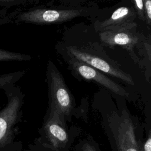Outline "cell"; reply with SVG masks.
Returning a JSON list of instances; mask_svg holds the SVG:
<instances>
[{"instance_id":"6da1fadb","label":"cell","mask_w":151,"mask_h":151,"mask_svg":"<svg viewBox=\"0 0 151 151\" xmlns=\"http://www.w3.org/2000/svg\"><path fill=\"white\" fill-rule=\"evenodd\" d=\"M96 108L112 151H141L136 126L126 107L111 110Z\"/></svg>"},{"instance_id":"7a4b0ae2","label":"cell","mask_w":151,"mask_h":151,"mask_svg":"<svg viewBox=\"0 0 151 151\" xmlns=\"http://www.w3.org/2000/svg\"><path fill=\"white\" fill-rule=\"evenodd\" d=\"M78 127H68L55 113L47 109L39 136L28 148L37 151H70L76 138L80 134Z\"/></svg>"},{"instance_id":"3957f363","label":"cell","mask_w":151,"mask_h":151,"mask_svg":"<svg viewBox=\"0 0 151 151\" xmlns=\"http://www.w3.org/2000/svg\"><path fill=\"white\" fill-rule=\"evenodd\" d=\"M4 90L8 101L0 110V151H23L22 142L17 138L22 122L24 95L12 86Z\"/></svg>"},{"instance_id":"277c9868","label":"cell","mask_w":151,"mask_h":151,"mask_svg":"<svg viewBox=\"0 0 151 151\" xmlns=\"http://www.w3.org/2000/svg\"><path fill=\"white\" fill-rule=\"evenodd\" d=\"M47 78L48 89V110L57 114L63 122L72 123L73 117L77 114L74 98L60 72L50 60L47 64Z\"/></svg>"},{"instance_id":"5b68a950","label":"cell","mask_w":151,"mask_h":151,"mask_svg":"<svg viewBox=\"0 0 151 151\" xmlns=\"http://www.w3.org/2000/svg\"><path fill=\"white\" fill-rule=\"evenodd\" d=\"M85 10L76 9H52L37 8L24 12L18 16L20 21L34 24H53L65 22L81 16Z\"/></svg>"},{"instance_id":"8992f818","label":"cell","mask_w":151,"mask_h":151,"mask_svg":"<svg viewBox=\"0 0 151 151\" xmlns=\"http://www.w3.org/2000/svg\"><path fill=\"white\" fill-rule=\"evenodd\" d=\"M137 24L133 21L121 25L111 27L99 34L101 41L109 47L123 46L132 50L139 40L136 31Z\"/></svg>"},{"instance_id":"52a82bcc","label":"cell","mask_w":151,"mask_h":151,"mask_svg":"<svg viewBox=\"0 0 151 151\" xmlns=\"http://www.w3.org/2000/svg\"><path fill=\"white\" fill-rule=\"evenodd\" d=\"M67 49L70 57L84 63L101 72L119 78L127 84L130 85L134 84L133 80L129 74L122 71L116 66L110 64L106 60L81 51L76 47L70 46Z\"/></svg>"},{"instance_id":"ba28073f","label":"cell","mask_w":151,"mask_h":151,"mask_svg":"<svg viewBox=\"0 0 151 151\" xmlns=\"http://www.w3.org/2000/svg\"><path fill=\"white\" fill-rule=\"evenodd\" d=\"M69 64L73 70L82 78L94 81L121 97L129 98V93L126 89L111 80L101 71L72 57H70Z\"/></svg>"},{"instance_id":"9c48e42d","label":"cell","mask_w":151,"mask_h":151,"mask_svg":"<svg viewBox=\"0 0 151 151\" xmlns=\"http://www.w3.org/2000/svg\"><path fill=\"white\" fill-rule=\"evenodd\" d=\"M137 14L134 9L122 6L115 10L109 18L101 22H97L95 25V28L97 31L101 32L111 27L133 22Z\"/></svg>"},{"instance_id":"30bf717a","label":"cell","mask_w":151,"mask_h":151,"mask_svg":"<svg viewBox=\"0 0 151 151\" xmlns=\"http://www.w3.org/2000/svg\"><path fill=\"white\" fill-rule=\"evenodd\" d=\"M73 151H101V150L93 137L87 134L78 140L74 146Z\"/></svg>"},{"instance_id":"8fae6325","label":"cell","mask_w":151,"mask_h":151,"mask_svg":"<svg viewBox=\"0 0 151 151\" xmlns=\"http://www.w3.org/2000/svg\"><path fill=\"white\" fill-rule=\"evenodd\" d=\"M25 71H17L14 73H11L8 74H5L0 76V89L4 90L9 86H11L12 84L17 81L22 76L25 74Z\"/></svg>"},{"instance_id":"7c38bea8","label":"cell","mask_w":151,"mask_h":151,"mask_svg":"<svg viewBox=\"0 0 151 151\" xmlns=\"http://www.w3.org/2000/svg\"><path fill=\"white\" fill-rule=\"evenodd\" d=\"M29 60H31V57L28 55L0 49V61H27Z\"/></svg>"},{"instance_id":"4fadbf2b","label":"cell","mask_w":151,"mask_h":151,"mask_svg":"<svg viewBox=\"0 0 151 151\" xmlns=\"http://www.w3.org/2000/svg\"><path fill=\"white\" fill-rule=\"evenodd\" d=\"M136 12L138 17L143 21H146L145 16V9L143 0H133Z\"/></svg>"},{"instance_id":"5bb4252c","label":"cell","mask_w":151,"mask_h":151,"mask_svg":"<svg viewBox=\"0 0 151 151\" xmlns=\"http://www.w3.org/2000/svg\"><path fill=\"white\" fill-rule=\"evenodd\" d=\"M146 19L147 24L151 26V0H143Z\"/></svg>"},{"instance_id":"9a60e30c","label":"cell","mask_w":151,"mask_h":151,"mask_svg":"<svg viewBox=\"0 0 151 151\" xmlns=\"http://www.w3.org/2000/svg\"><path fill=\"white\" fill-rule=\"evenodd\" d=\"M141 151H151V130L149 132L144 145L141 147Z\"/></svg>"},{"instance_id":"2e32d148","label":"cell","mask_w":151,"mask_h":151,"mask_svg":"<svg viewBox=\"0 0 151 151\" xmlns=\"http://www.w3.org/2000/svg\"><path fill=\"white\" fill-rule=\"evenodd\" d=\"M147 49H148L149 55V57H150V60H151V41H150V42L148 44Z\"/></svg>"},{"instance_id":"e0dca14e","label":"cell","mask_w":151,"mask_h":151,"mask_svg":"<svg viewBox=\"0 0 151 151\" xmlns=\"http://www.w3.org/2000/svg\"><path fill=\"white\" fill-rule=\"evenodd\" d=\"M23 151H37V150H33V149H31L28 148V149H27L24 150Z\"/></svg>"},{"instance_id":"ac0fdd59","label":"cell","mask_w":151,"mask_h":151,"mask_svg":"<svg viewBox=\"0 0 151 151\" xmlns=\"http://www.w3.org/2000/svg\"><path fill=\"white\" fill-rule=\"evenodd\" d=\"M14 1V0H0V2H10V1Z\"/></svg>"}]
</instances>
